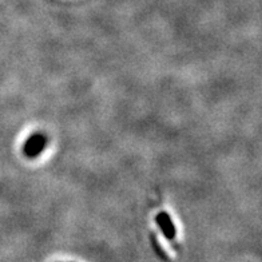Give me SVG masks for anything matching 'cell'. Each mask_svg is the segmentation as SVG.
<instances>
[{
    "instance_id": "7a4b0ae2",
    "label": "cell",
    "mask_w": 262,
    "mask_h": 262,
    "mask_svg": "<svg viewBox=\"0 0 262 262\" xmlns=\"http://www.w3.org/2000/svg\"><path fill=\"white\" fill-rule=\"evenodd\" d=\"M156 220L164 237L168 238V240H174V237H176V228H174V224H172L170 216L168 213H164V212H160V213H158Z\"/></svg>"
},
{
    "instance_id": "6da1fadb",
    "label": "cell",
    "mask_w": 262,
    "mask_h": 262,
    "mask_svg": "<svg viewBox=\"0 0 262 262\" xmlns=\"http://www.w3.org/2000/svg\"><path fill=\"white\" fill-rule=\"evenodd\" d=\"M46 146V136L42 134H34L26 140L24 146H23V152L28 158H35L43 152Z\"/></svg>"
}]
</instances>
